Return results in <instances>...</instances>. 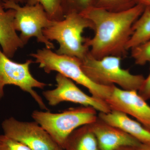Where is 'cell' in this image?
<instances>
[{
  "mask_svg": "<svg viewBox=\"0 0 150 150\" xmlns=\"http://www.w3.org/2000/svg\"><path fill=\"white\" fill-rule=\"evenodd\" d=\"M4 134L27 146L31 150H56L59 146L35 121L25 122L13 117L2 123Z\"/></svg>",
  "mask_w": 150,
  "mask_h": 150,
  "instance_id": "ba28073f",
  "label": "cell"
},
{
  "mask_svg": "<svg viewBox=\"0 0 150 150\" xmlns=\"http://www.w3.org/2000/svg\"><path fill=\"white\" fill-rule=\"evenodd\" d=\"M131 50V56L135 64L143 66L149 63L150 66V40L142 43Z\"/></svg>",
  "mask_w": 150,
  "mask_h": 150,
  "instance_id": "d6986e66",
  "label": "cell"
},
{
  "mask_svg": "<svg viewBox=\"0 0 150 150\" xmlns=\"http://www.w3.org/2000/svg\"><path fill=\"white\" fill-rule=\"evenodd\" d=\"M105 101L110 110L131 115L150 132V106L138 91L125 90L114 85L111 95Z\"/></svg>",
  "mask_w": 150,
  "mask_h": 150,
  "instance_id": "30bf717a",
  "label": "cell"
},
{
  "mask_svg": "<svg viewBox=\"0 0 150 150\" xmlns=\"http://www.w3.org/2000/svg\"><path fill=\"white\" fill-rule=\"evenodd\" d=\"M5 10L2 1L0 0V46L3 53L11 58L19 48L25 45L15 28L14 11L11 9Z\"/></svg>",
  "mask_w": 150,
  "mask_h": 150,
  "instance_id": "7c38bea8",
  "label": "cell"
},
{
  "mask_svg": "<svg viewBox=\"0 0 150 150\" xmlns=\"http://www.w3.org/2000/svg\"><path fill=\"white\" fill-rule=\"evenodd\" d=\"M30 56L35 59L45 72L49 74L56 71L73 81L85 87L91 95L105 101L112 93L113 86L98 85L91 80L81 67V60L74 57L60 55L51 49L43 48Z\"/></svg>",
  "mask_w": 150,
  "mask_h": 150,
  "instance_id": "277c9868",
  "label": "cell"
},
{
  "mask_svg": "<svg viewBox=\"0 0 150 150\" xmlns=\"http://www.w3.org/2000/svg\"><path fill=\"white\" fill-rule=\"evenodd\" d=\"M122 58L105 56L97 59L89 52L81 60L84 72L93 82L100 86L115 85L122 89L138 91L145 78L143 75L133 74L121 67Z\"/></svg>",
  "mask_w": 150,
  "mask_h": 150,
  "instance_id": "7a4b0ae2",
  "label": "cell"
},
{
  "mask_svg": "<svg viewBox=\"0 0 150 150\" xmlns=\"http://www.w3.org/2000/svg\"><path fill=\"white\" fill-rule=\"evenodd\" d=\"M144 10V6L138 4L121 11L92 6L81 13L91 21L94 31L93 37L86 38V41L92 56L97 59L110 56H126L133 25Z\"/></svg>",
  "mask_w": 150,
  "mask_h": 150,
  "instance_id": "6da1fadb",
  "label": "cell"
},
{
  "mask_svg": "<svg viewBox=\"0 0 150 150\" xmlns=\"http://www.w3.org/2000/svg\"><path fill=\"white\" fill-rule=\"evenodd\" d=\"M2 4L5 9L14 11L15 28L21 32L20 38L24 45L31 38L35 37L38 42L43 43L46 48H54V44L43 33V30L50 26L53 21L49 19L41 5L21 6L13 0H3Z\"/></svg>",
  "mask_w": 150,
  "mask_h": 150,
  "instance_id": "8992f818",
  "label": "cell"
},
{
  "mask_svg": "<svg viewBox=\"0 0 150 150\" xmlns=\"http://www.w3.org/2000/svg\"><path fill=\"white\" fill-rule=\"evenodd\" d=\"M100 150H117L123 147L135 148L141 142L117 127L105 123L99 118L90 124Z\"/></svg>",
  "mask_w": 150,
  "mask_h": 150,
  "instance_id": "8fae6325",
  "label": "cell"
},
{
  "mask_svg": "<svg viewBox=\"0 0 150 150\" xmlns=\"http://www.w3.org/2000/svg\"><path fill=\"white\" fill-rule=\"evenodd\" d=\"M138 0H94L93 6L112 12L126 10L138 4Z\"/></svg>",
  "mask_w": 150,
  "mask_h": 150,
  "instance_id": "e0dca14e",
  "label": "cell"
},
{
  "mask_svg": "<svg viewBox=\"0 0 150 150\" xmlns=\"http://www.w3.org/2000/svg\"><path fill=\"white\" fill-rule=\"evenodd\" d=\"M16 3H18V4H22V0H13Z\"/></svg>",
  "mask_w": 150,
  "mask_h": 150,
  "instance_id": "d4e9b609",
  "label": "cell"
},
{
  "mask_svg": "<svg viewBox=\"0 0 150 150\" xmlns=\"http://www.w3.org/2000/svg\"><path fill=\"white\" fill-rule=\"evenodd\" d=\"M33 62L27 60L23 63L11 61L0 49V100L4 96V88L7 85H13L30 95L42 110H48L43 99L34 88L43 89L47 84L35 79L30 70Z\"/></svg>",
  "mask_w": 150,
  "mask_h": 150,
  "instance_id": "52a82bcc",
  "label": "cell"
},
{
  "mask_svg": "<svg viewBox=\"0 0 150 150\" xmlns=\"http://www.w3.org/2000/svg\"><path fill=\"white\" fill-rule=\"evenodd\" d=\"M62 148L66 150H100L90 124L73 131Z\"/></svg>",
  "mask_w": 150,
  "mask_h": 150,
  "instance_id": "5bb4252c",
  "label": "cell"
},
{
  "mask_svg": "<svg viewBox=\"0 0 150 150\" xmlns=\"http://www.w3.org/2000/svg\"><path fill=\"white\" fill-rule=\"evenodd\" d=\"M131 150H150V144H142L137 147L131 148Z\"/></svg>",
  "mask_w": 150,
  "mask_h": 150,
  "instance_id": "7402d4cb",
  "label": "cell"
},
{
  "mask_svg": "<svg viewBox=\"0 0 150 150\" xmlns=\"http://www.w3.org/2000/svg\"><path fill=\"white\" fill-rule=\"evenodd\" d=\"M117 150H131V148L123 147L121 148V149H118Z\"/></svg>",
  "mask_w": 150,
  "mask_h": 150,
  "instance_id": "cb8c5ba5",
  "label": "cell"
},
{
  "mask_svg": "<svg viewBox=\"0 0 150 150\" xmlns=\"http://www.w3.org/2000/svg\"><path fill=\"white\" fill-rule=\"evenodd\" d=\"M25 6L40 4L43 6L49 19L52 21H59L65 17L62 8V0H22Z\"/></svg>",
  "mask_w": 150,
  "mask_h": 150,
  "instance_id": "2e32d148",
  "label": "cell"
},
{
  "mask_svg": "<svg viewBox=\"0 0 150 150\" xmlns=\"http://www.w3.org/2000/svg\"><path fill=\"white\" fill-rule=\"evenodd\" d=\"M86 28L92 29L91 21L81 14L73 12L67 14L62 20L53 21L43 30V33L48 40L59 43L57 54L82 60L89 52L86 38L82 35Z\"/></svg>",
  "mask_w": 150,
  "mask_h": 150,
  "instance_id": "3957f363",
  "label": "cell"
},
{
  "mask_svg": "<svg viewBox=\"0 0 150 150\" xmlns=\"http://www.w3.org/2000/svg\"><path fill=\"white\" fill-rule=\"evenodd\" d=\"M56 87L43 92L49 105L54 106L63 102H70L82 106L93 108L97 111L107 113L111 111L105 100L88 96L77 86L73 81L58 73L56 75Z\"/></svg>",
  "mask_w": 150,
  "mask_h": 150,
  "instance_id": "9c48e42d",
  "label": "cell"
},
{
  "mask_svg": "<svg viewBox=\"0 0 150 150\" xmlns=\"http://www.w3.org/2000/svg\"><path fill=\"white\" fill-rule=\"evenodd\" d=\"M0 150H31L4 134L0 135Z\"/></svg>",
  "mask_w": 150,
  "mask_h": 150,
  "instance_id": "ffe728a7",
  "label": "cell"
},
{
  "mask_svg": "<svg viewBox=\"0 0 150 150\" xmlns=\"http://www.w3.org/2000/svg\"><path fill=\"white\" fill-rule=\"evenodd\" d=\"M149 40L150 11L145 9L133 25V32L127 44V49L129 51Z\"/></svg>",
  "mask_w": 150,
  "mask_h": 150,
  "instance_id": "9a60e30c",
  "label": "cell"
},
{
  "mask_svg": "<svg viewBox=\"0 0 150 150\" xmlns=\"http://www.w3.org/2000/svg\"><path fill=\"white\" fill-rule=\"evenodd\" d=\"M138 92L140 96L145 100L150 99V73L147 77L145 78Z\"/></svg>",
  "mask_w": 150,
  "mask_h": 150,
  "instance_id": "44dd1931",
  "label": "cell"
},
{
  "mask_svg": "<svg viewBox=\"0 0 150 150\" xmlns=\"http://www.w3.org/2000/svg\"><path fill=\"white\" fill-rule=\"evenodd\" d=\"M56 150H66L64 149H63V148L61 147L60 146H58V147L57 148V149Z\"/></svg>",
  "mask_w": 150,
  "mask_h": 150,
  "instance_id": "484cf974",
  "label": "cell"
},
{
  "mask_svg": "<svg viewBox=\"0 0 150 150\" xmlns=\"http://www.w3.org/2000/svg\"><path fill=\"white\" fill-rule=\"evenodd\" d=\"M94 0H62V8L64 16L71 13H81L93 6Z\"/></svg>",
  "mask_w": 150,
  "mask_h": 150,
  "instance_id": "ac0fdd59",
  "label": "cell"
},
{
  "mask_svg": "<svg viewBox=\"0 0 150 150\" xmlns=\"http://www.w3.org/2000/svg\"><path fill=\"white\" fill-rule=\"evenodd\" d=\"M138 4L144 6L145 9L150 11V0H138Z\"/></svg>",
  "mask_w": 150,
  "mask_h": 150,
  "instance_id": "603a6c76",
  "label": "cell"
},
{
  "mask_svg": "<svg viewBox=\"0 0 150 150\" xmlns=\"http://www.w3.org/2000/svg\"><path fill=\"white\" fill-rule=\"evenodd\" d=\"M31 116L62 148L73 131L81 126L94 123L98 118L95 108L84 106L59 113L35 110Z\"/></svg>",
  "mask_w": 150,
  "mask_h": 150,
  "instance_id": "5b68a950",
  "label": "cell"
},
{
  "mask_svg": "<svg viewBox=\"0 0 150 150\" xmlns=\"http://www.w3.org/2000/svg\"><path fill=\"white\" fill-rule=\"evenodd\" d=\"M98 117L105 123L121 129L142 144H150V131L126 113L112 110L107 113L100 112Z\"/></svg>",
  "mask_w": 150,
  "mask_h": 150,
  "instance_id": "4fadbf2b",
  "label": "cell"
}]
</instances>
